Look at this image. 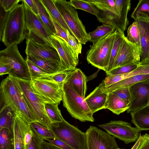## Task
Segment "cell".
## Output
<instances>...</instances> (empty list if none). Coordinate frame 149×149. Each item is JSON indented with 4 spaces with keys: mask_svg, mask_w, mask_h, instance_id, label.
<instances>
[{
    "mask_svg": "<svg viewBox=\"0 0 149 149\" xmlns=\"http://www.w3.org/2000/svg\"><path fill=\"white\" fill-rule=\"evenodd\" d=\"M115 3L120 11L121 19L124 26L126 29L129 24L127 15L131 8V1L115 0Z\"/></svg>",
    "mask_w": 149,
    "mask_h": 149,
    "instance_id": "obj_35",
    "label": "cell"
},
{
    "mask_svg": "<svg viewBox=\"0 0 149 149\" xmlns=\"http://www.w3.org/2000/svg\"><path fill=\"white\" fill-rule=\"evenodd\" d=\"M0 149H15L13 131L6 128L0 130Z\"/></svg>",
    "mask_w": 149,
    "mask_h": 149,
    "instance_id": "obj_31",
    "label": "cell"
},
{
    "mask_svg": "<svg viewBox=\"0 0 149 149\" xmlns=\"http://www.w3.org/2000/svg\"><path fill=\"white\" fill-rule=\"evenodd\" d=\"M112 93L124 100L129 105L131 98L129 87H126L118 90Z\"/></svg>",
    "mask_w": 149,
    "mask_h": 149,
    "instance_id": "obj_44",
    "label": "cell"
},
{
    "mask_svg": "<svg viewBox=\"0 0 149 149\" xmlns=\"http://www.w3.org/2000/svg\"><path fill=\"white\" fill-rule=\"evenodd\" d=\"M26 58L47 74L63 71L60 61L41 59L29 56H27Z\"/></svg>",
    "mask_w": 149,
    "mask_h": 149,
    "instance_id": "obj_24",
    "label": "cell"
},
{
    "mask_svg": "<svg viewBox=\"0 0 149 149\" xmlns=\"http://www.w3.org/2000/svg\"><path fill=\"white\" fill-rule=\"evenodd\" d=\"M72 71L69 70L60 71L48 74L38 78L63 84L68 74Z\"/></svg>",
    "mask_w": 149,
    "mask_h": 149,
    "instance_id": "obj_39",
    "label": "cell"
},
{
    "mask_svg": "<svg viewBox=\"0 0 149 149\" xmlns=\"http://www.w3.org/2000/svg\"><path fill=\"white\" fill-rule=\"evenodd\" d=\"M41 147L42 149H61L44 140L42 142Z\"/></svg>",
    "mask_w": 149,
    "mask_h": 149,
    "instance_id": "obj_51",
    "label": "cell"
},
{
    "mask_svg": "<svg viewBox=\"0 0 149 149\" xmlns=\"http://www.w3.org/2000/svg\"><path fill=\"white\" fill-rule=\"evenodd\" d=\"M51 130L56 138L74 149H86V133L64 119L60 122L52 123Z\"/></svg>",
    "mask_w": 149,
    "mask_h": 149,
    "instance_id": "obj_8",
    "label": "cell"
},
{
    "mask_svg": "<svg viewBox=\"0 0 149 149\" xmlns=\"http://www.w3.org/2000/svg\"><path fill=\"white\" fill-rule=\"evenodd\" d=\"M93 5L97 13L98 21L103 24L113 26L124 33L126 30L122 22L120 11L115 0H86Z\"/></svg>",
    "mask_w": 149,
    "mask_h": 149,
    "instance_id": "obj_7",
    "label": "cell"
},
{
    "mask_svg": "<svg viewBox=\"0 0 149 149\" xmlns=\"http://www.w3.org/2000/svg\"><path fill=\"white\" fill-rule=\"evenodd\" d=\"M13 70L10 62L4 55L0 54V75L10 74Z\"/></svg>",
    "mask_w": 149,
    "mask_h": 149,
    "instance_id": "obj_42",
    "label": "cell"
},
{
    "mask_svg": "<svg viewBox=\"0 0 149 149\" xmlns=\"http://www.w3.org/2000/svg\"><path fill=\"white\" fill-rule=\"evenodd\" d=\"M21 1L20 0H0V6L5 12H8L18 4Z\"/></svg>",
    "mask_w": 149,
    "mask_h": 149,
    "instance_id": "obj_47",
    "label": "cell"
},
{
    "mask_svg": "<svg viewBox=\"0 0 149 149\" xmlns=\"http://www.w3.org/2000/svg\"><path fill=\"white\" fill-rule=\"evenodd\" d=\"M21 1V4H17L11 11L4 14L1 13L0 40L6 47L19 44L27 36L24 6Z\"/></svg>",
    "mask_w": 149,
    "mask_h": 149,
    "instance_id": "obj_1",
    "label": "cell"
},
{
    "mask_svg": "<svg viewBox=\"0 0 149 149\" xmlns=\"http://www.w3.org/2000/svg\"><path fill=\"white\" fill-rule=\"evenodd\" d=\"M45 8L49 15L50 20L55 29L56 31L55 36L61 38L68 43V40L66 31L51 15L49 11Z\"/></svg>",
    "mask_w": 149,
    "mask_h": 149,
    "instance_id": "obj_41",
    "label": "cell"
},
{
    "mask_svg": "<svg viewBox=\"0 0 149 149\" xmlns=\"http://www.w3.org/2000/svg\"><path fill=\"white\" fill-rule=\"evenodd\" d=\"M58 105L53 103L45 104L46 112L52 123L60 122L64 119L58 108Z\"/></svg>",
    "mask_w": 149,
    "mask_h": 149,
    "instance_id": "obj_33",
    "label": "cell"
},
{
    "mask_svg": "<svg viewBox=\"0 0 149 149\" xmlns=\"http://www.w3.org/2000/svg\"><path fill=\"white\" fill-rule=\"evenodd\" d=\"M149 74V58L141 60L138 67L132 71L124 74L111 75L109 74L104 80L107 88L125 79L140 74Z\"/></svg>",
    "mask_w": 149,
    "mask_h": 149,
    "instance_id": "obj_22",
    "label": "cell"
},
{
    "mask_svg": "<svg viewBox=\"0 0 149 149\" xmlns=\"http://www.w3.org/2000/svg\"><path fill=\"white\" fill-rule=\"evenodd\" d=\"M68 44L72 47L78 54L81 52L82 44L80 43L75 37L71 35L68 31H67Z\"/></svg>",
    "mask_w": 149,
    "mask_h": 149,
    "instance_id": "obj_45",
    "label": "cell"
},
{
    "mask_svg": "<svg viewBox=\"0 0 149 149\" xmlns=\"http://www.w3.org/2000/svg\"><path fill=\"white\" fill-rule=\"evenodd\" d=\"M140 15L145 16L149 20V0H139L131 17L135 20L136 16Z\"/></svg>",
    "mask_w": 149,
    "mask_h": 149,
    "instance_id": "obj_37",
    "label": "cell"
},
{
    "mask_svg": "<svg viewBox=\"0 0 149 149\" xmlns=\"http://www.w3.org/2000/svg\"><path fill=\"white\" fill-rule=\"evenodd\" d=\"M24 8L25 21L28 31L27 38H33L38 41H45L51 45V35L40 19L31 10L24 0H22Z\"/></svg>",
    "mask_w": 149,
    "mask_h": 149,
    "instance_id": "obj_13",
    "label": "cell"
},
{
    "mask_svg": "<svg viewBox=\"0 0 149 149\" xmlns=\"http://www.w3.org/2000/svg\"><path fill=\"white\" fill-rule=\"evenodd\" d=\"M100 70V69H98V70H97V72H95L94 74H93L91 75V76L87 77V81L89 80L93 79L95 77H96L97 76V74L98 73V72H99V70Z\"/></svg>",
    "mask_w": 149,
    "mask_h": 149,
    "instance_id": "obj_53",
    "label": "cell"
},
{
    "mask_svg": "<svg viewBox=\"0 0 149 149\" xmlns=\"http://www.w3.org/2000/svg\"><path fill=\"white\" fill-rule=\"evenodd\" d=\"M104 80L85 99L89 108L93 114L104 109L109 93L106 91Z\"/></svg>",
    "mask_w": 149,
    "mask_h": 149,
    "instance_id": "obj_18",
    "label": "cell"
},
{
    "mask_svg": "<svg viewBox=\"0 0 149 149\" xmlns=\"http://www.w3.org/2000/svg\"><path fill=\"white\" fill-rule=\"evenodd\" d=\"M69 1L75 9H79L84 10L96 17L97 13L95 8L86 0H70Z\"/></svg>",
    "mask_w": 149,
    "mask_h": 149,
    "instance_id": "obj_38",
    "label": "cell"
},
{
    "mask_svg": "<svg viewBox=\"0 0 149 149\" xmlns=\"http://www.w3.org/2000/svg\"><path fill=\"white\" fill-rule=\"evenodd\" d=\"M115 30L113 26L109 25L103 24L99 26L94 30L88 33L91 38L89 41L94 43Z\"/></svg>",
    "mask_w": 149,
    "mask_h": 149,
    "instance_id": "obj_32",
    "label": "cell"
},
{
    "mask_svg": "<svg viewBox=\"0 0 149 149\" xmlns=\"http://www.w3.org/2000/svg\"><path fill=\"white\" fill-rule=\"evenodd\" d=\"M139 64L136 63H132L114 68L107 74L116 75L125 74L135 70L138 67Z\"/></svg>",
    "mask_w": 149,
    "mask_h": 149,
    "instance_id": "obj_40",
    "label": "cell"
},
{
    "mask_svg": "<svg viewBox=\"0 0 149 149\" xmlns=\"http://www.w3.org/2000/svg\"><path fill=\"white\" fill-rule=\"evenodd\" d=\"M129 104L117 96L112 93H109L104 109H107L113 113L119 115L127 111Z\"/></svg>",
    "mask_w": 149,
    "mask_h": 149,
    "instance_id": "obj_25",
    "label": "cell"
},
{
    "mask_svg": "<svg viewBox=\"0 0 149 149\" xmlns=\"http://www.w3.org/2000/svg\"><path fill=\"white\" fill-rule=\"evenodd\" d=\"M86 149H118L115 138L107 132L91 125L86 130Z\"/></svg>",
    "mask_w": 149,
    "mask_h": 149,
    "instance_id": "obj_12",
    "label": "cell"
},
{
    "mask_svg": "<svg viewBox=\"0 0 149 149\" xmlns=\"http://www.w3.org/2000/svg\"><path fill=\"white\" fill-rule=\"evenodd\" d=\"M50 41L59 55L61 67L63 71H73L79 63V54L74 49L61 38L51 36Z\"/></svg>",
    "mask_w": 149,
    "mask_h": 149,
    "instance_id": "obj_11",
    "label": "cell"
},
{
    "mask_svg": "<svg viewBox=\"0 0 149 149\" xmlns=\"http://www.w3.org/2000/svg\"><path fill=\"white\" fill-rule=\"evenodd\" d=\"M141 61L138 47L129 42L125 36L122 43L114 68L132 63L139 64Z\"/></svg>",
    "mask_w": 149,
    "mask_h": 149,
    "instance_id": "obj_17",
    "label": "cell"
},
{
    "mask_svg": "<svg viewBox=\"0 0 149 149\" xmlns=\"http://www.w3.org/2000/svg\"><path fill=\"white\" fill-rule=\"evenodd\" d=\"M25 52L27 56L38 59L60 61L56 49L47 42H42L33 38H26Z\"/></svg>",
    "mask_w": 149,
    "mask_h": 149,
    "instance_id": "obj_15",
    "label": "cell"
},
{
    "mask_svg": "<svg viewBox=\"0 0 149 149\" xmlns=\"http://www.w3.org/2000/svg\"><path fill=\"white\" fill-rule=\"evenodd\" d=\"M147 105H148V107H149V100H148V104Z\"/></svg>",
    "mask_w": 149,
    "mask_h": 149,
    "instance_id": "obj_54",
    "label": "cell"
},
{
    "mask_svg": "<svg viewBox=\"0 0 149 149\" xmlns=\"http://www.w3.org/2000/svg\"><path fill=\"white\" fill-rule=\"evenodd\" d=\"M33 13L37 16L39 15L38 7L34 0H24Z\"/></svg>",
    "mask_w": 149,
    "mask_h": 149,
    "instance_id": "obj_50",
    "label": "cell"
},
{
    "mask_svg": "<svg viewBox=\"0 0 149 149\" xmlns=\"http://www.w3.org/2000/svg\"><path fill=\"white\" fill-rule=\"evenodd\" d=\"M30 125L31 129L44 140L47 139H54L56 137L51 130L38 122H32L30 123Z\"/></svg>",
    "mask_w": 149,
    "mask_h": 149,
    "instance_id": "obj_36",
    "label": "cell"
},
{
    "mask_svg": "<svg viewBox=\"0 0 149 149\" xmlns=\"http://www.w3.org/2000/svg\"><path fill=\"white\" fill-rule=\"evenodd\" d=\"M31 129L30 123L19 115L15 114L13 129L15 149H25V137Z\"/></svg>",
    "mask_w": 149,
    "mask_h": 149,
    "instance_id": "obj_20",
    "label": "cell"
},
{
    "mask_svg": "<svg viewBox=\"0 0 149 149\" xmlns=\"http://www.w3.org/2000/svg\"><path fill=\"white\" fill-rule=\"evenodd\" d=\"M58 10L74 36L82 44L90 40L85 27L79 18L77 11L69 1L53 0Z\"/></svg>",
    "mask_w": 149,
    "mask_h": 149,
    "instance_id": "obj_5",
    "label": "cell"
},
{
    "mask_svg": "<svg viewBox=\"0 0 149 149\" xmlns=\"http://www.w3.org/2000/svg\"><path fill=\"white\" fill-rule=\"evenodd\" d=\"M131 122L140 131L149 130V107L148 105L130 113Z\"/></svg>",
    "mask_w": 149,
    "mask_h": 149,
    "instance_id": "obj_23",
    "label": "cell"
},
{
    "mask_svg": "<svg viewBox=\"0 0 149 149\" xmlns=\"http://www.w3.org/2000/svg\"><path fill=\"white\" fill-rule=\"evenodd\" d=\"M97 126L126 144L136 141L141 131L136 127H132L130 123L120 120H111Z\"/></svg>",
    "mask_w": 149,
    "mask_h": 149,
    "instance_id": "obj_10",
    "label": "cell"
},
{
    "mask_svg": "<svg viewBox=\"0 0 149 149\" xmlns=\"http://www.w3.org/2000/svg\"><path fill=\"white\" fill-rule=\"evenodd\" d=\"M62 101L73 118L82 122H93V113L89 108L85 99L77 93L70 86L64 82L63 84Z\"/></svg>",
    "mask_w": 149,
    "mask_h": 149,
    "instance_id": "obj_3",
    "label": "cell"
},
{
    "mask_svg": "<svg viewBox=\"0 0 149 149\" xmlns=\"http://www.w3.org/2000/svg\"><path fill=\"white\" fill-rule=\"evenodd\" d=\"M142 136L141 135L140 133L139 134V136L138 140L132 147L131 149H137L139 146L142 140Z\"/></svg>",
    "mask_w": 149,
    "mask_h": 149,
    "instance_id": "obj_52",
    "label": "cell"
},
{
    "mask_svg": "<svg viewBox=\"0 0 149 149\" xmlns=\"http://www.w3.org/2000/svg\"><path fill=\"white\" fill-rule=\"evenodd\" d=\"M33 90L45 104H59L63 98V84L38 78L31 80Z\"/></svg>",
    "mask_w": 149,
    "mask_h": 149,
    "instance_id": "obj_9",
    "label": "cell"
},
{
    "mask_svg": "<svg viewBox=\"0 0 149 149\" xmlns=\"http://www.w3.org/2000/svg\"><path fill=\"white\" fill-rule=\"evenodd\" d=\"M135 21L139 31L141 61L149 58V20L145 16L140 15L136 16Z\"/></svg>",
    "mask_w": 149,
    "mask_h": 149,
    "instance_id": "obj_19",
    "label": "cell"
},
{
    "mask_svg": "<svg viewBox=\"0 0 149 149\" xmlns=\"http://www.w3.org/2000/svg\"><path fill=\"white\" fill-rule=\"evenodd\" d=\"M118 149H120V148H118Z\"/></svg>",
    "mask_w": 149,
    "mask_h": 149,
    "instance_id": "obj_55",
    "label": "cell"
},
{
    "mask_svg": "<svg viewBox=\"0 0 149 149\" xmlns=\"http://www.w3.org/2000/svg\"><path fill=\"white\" fill-rule=\"evenodd\" d=\"M126 39L132 43L136 45L139 49L140 52L141 49L140 39L137 24L135 21L127 28Z\"/></svg>",
    "mask_w": 149,
    "mask_h": 149,
    "instance_id": "obj_34",
    "label": "cell"
},
{
    "mask_svg": "<svg viewBox=\"0 0 149 149\" xmlns=\"http://www.w3.org/2000/svg\"><path fill=\"white\" fill-rule=\"evenodd\" d=\"M38 9L39 15L37 17L40 19L49 33L51 35L56 36V31L49 15L40 0H34Z\"/></svg>",
    "mask_w": 149,
    "mask_h": 149,
    "instance_id": "obj_29",
    "label": "cell"
},
{
    "mask_svg": "<svg viewBox=\"0 0 149 149\" xmlns=\"http://www.w3.org/2000/svg\"><path fill=\"white\" fill-rule=\"evenodd\" d=\"M87 82L86 76L80 69L76 68L68 74L64 82L71 86L77 93L85 99Z\"/></svg>",
    "mask_w": 149,
    "mask_h": 149,
    "instance_id": "obj_21",
    "label": "cell"
},
{
    "mask_svg": "<svg viewBox=\"0 0 149 149\" xmlns=\"http://www.w3.org/2000/svg\"><path fill=\"white\" fill-rule=\"evenodd\" d=\"M0 104V109L9 107L29 123L38 122L25 101L17 79L11 75L1 82Z\"/></svg>",
    "mask_w": 149,
    "mask_h": 149,
    "instance_id": "obj_2",
    "label": "cell"
},
{
    "mask_svg": "<svg viewBox=\"0 0 149 149\" xmlns=\"http://www.w3.org/2000/svg\"><path fill=\"white\" fill-rule=\"evenodd\" d=\"M116 33L115 30L90 46L86 53L88 63L107 72Z\"/></svg>",
    "mask_w": 149,
    "mask_h": 149,
    "instance_id": "obj_4",
    "label": "cell"
},
{
    "mask_svg": "<svg viewBox=\"0 0 149 149\" xmlns=\"http://www.w3.org/2000/svg\"><path fill=\"white\" fill-rule=\"evenodd\" d=\"M32 131L33 136L32 141L29 144L25 146V149H42L41 143L43 139Z\"/></svg>",
    "mask_w": 149,
    "mask_h": 149,
    "instance_id": "obj_46",
    "label": "cell"
},
{
    "mask_svg": "<svg viewBox=\"0 0 149 149\" xmlns=\"http://www.w3.org/2000/svg\"><path fill=\"white\" fill-rule=\"evenodd\" d=\"M125 37L124 33L120 30H117L116 38L112 50L109 65L106 73L107 74L114 68L121 46Z\"/></svg>",
    "mask_w": 149,
    "mask_h": 149,
    "instance_id": "obj_30",
    "label": "cell"
},
{
    "mask_svg": "<svg viewBox=\"0 0 149 149\" xmlns=\"http://www.w3.org/2000/svg\"><path fill=\"white\" fill-rule=\"evenodd\" d=\"M137 149H149V134H145L142 136V140Z\"/></svg>",
    "mask_w": 149,
    "mask_h": 149,
    "instance_id": "obj_49",
    "label": "cell"
},
{
    "mask_svg": "<svg viewBox=\"0 0 149 149\" xmlns=\"http://www.w3.org/2000/svg\"><path fill=\"white\" fill-rule=\"evenodd\" d=\"M0 54L6 56L11 64L13 70L9 75L18 79L31 80L26 60L19 53L17 44L8 46L1 51Z\"/></svg>",
    "mask_w": 149,
    "mask_h": 149,
    "instance_id": "obj_14",
    "label": "cell"
},
{
    "mask_svg": "<svg viewBox=\"0 0 149 149\" xmlns=\"http://www.w3.org/2000/svg\"><path fill=\"white\" fill-rule=\"evenodd\" d=\"M15 113L9 107H6L0 111V130L6 128L13 131Z\"/></svg>",
    "mask_w": 149,
    "mask_h": 149,
    "instance_id": "obj_27",
    "label": "cell"
},
{
    "mask_svg": "<svg viewBox=\"0 0 149 149\" xmlns=\"http://www.w3.org/2000/svg\"><path fill=\"white\" fill-rule=\"evenodd\" d=\"M40 1L45 7L49 11L66 32L67 31H68L71 35L74 36L56 7L53 0H40Z\"/></svg>",
    "mask_w": 149,
    "mask_h": 149,
    "instance_id": "obj_28",
    "label": "cell"
},
{
    "mask_svg": "<svg viewBox=\"0 0 149 149\" xmlns=\"http://www.w3.org/2000/svg\"><path fill=\"white\" fill-rule=\"evenodd\" d=\"M26 60L28 67L31 79L48 74L27 58H26Z\"/></svg>",
    "mask_w": 149,
    "mask_h": 149,
    "instance_id": "obj_43",
    "label": "cell"
},
{
    "mask_svg": "<svg viewBox=\"0 0 149 149\" xmlns=\"http://www.w3.org/2000/svg\"><path fill=\"white\" fill-rule=\"evenodd\" d=\"M131 98L127 113L134 111L147 105L149 98V79L129 87Z\"/></svg>",
    "mask_w": 149,
    "mask_h": 149,
    "instance_id": "obj_16",
    "label": "cell"
},
{
    "mask_svg": "<svg viewBox=\"0 0 149 149\" xmlns=\"http://www.w3.org/2000/svg\"><path fill=\"white\" fill-rule=\"evenodd\" d=\"M17 78L25 101L36 120L51 130L52 123L47 114L45 103L34 93L31 85V80Z\"/></svg>",
    "mask_w": 149,
    "mask_h": 149,
    "instance_id": "obj_6",
    "label": "cell"
},
{
    "mask_svg": "<svg viewBox=\"0 0 149 149\" xmlns=\"http://www.w3.org/2000/svg\"><path fill=\"white\" fill-rule=\"evenodd\" d=\"M46 140L61 149H74L65 142L56 137L54 139H47Z\"/></svg>",
    "mask_w": 149,
    "mask_h": 149,
    "instance_id": "obj_48",
    "label": "cell"
},
{
    "mask_svg": "<svg viewBox=\"0 0 149 149\" xmlns=\"http://www.w3.org/2000/svg\"><path fill=\"white\" fill-rule=\"evenodd\" d=\"M149 79V74H143L135 75L123 80L113 84L106 88L109 93L123 88L129 87L138 82Z\"/></svg>",
    "mask_w": 149,
    "mask_h": 149,
    "instance_id": "obj_26",
    "label": "cell"
}]
</instances>
